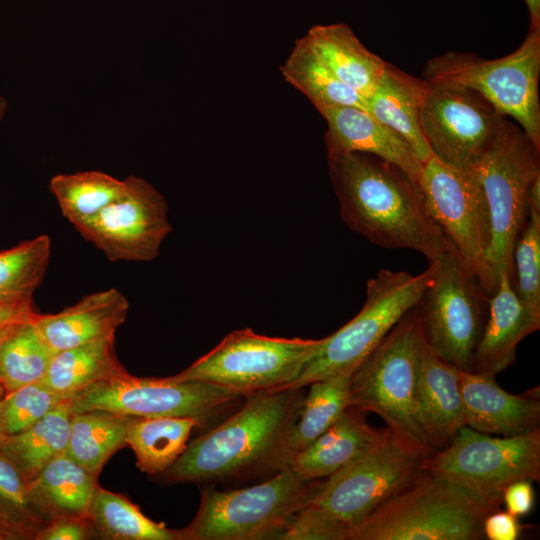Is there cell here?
I'll return each mask as SVG.
<instances>
[{
    "label": "cell",
    "mask_w": 540,
    "mask_h": 540,
    "mask_svg": "<svg viewBox=\"0 0 540 540\" xmlns=\"http://www.w3.org/2000/svg\"><path fill=\"white\" fill-rule=\"evenodd\" d=\"M327 159L339 213L350 230L382 248L417 251L428 262L454 249L420 185L398 166L359 152Z\"/></svg>",
    "instance_id": "6da1fadb"
},
{
    "label": "cell",
    "mask_w": 540,
    "mask_h": 540,
    "mask_svg": "<svg viewBox=\"0 0 540 540\" xmlns=\"http://www.w3.org/2000/svg\"><path fill=\"white\" fill-rule=\"evenodd\" d=\"M304 388L263 390L213 429L188 442L159 479L213 485L283 469V447L295 422Z\"/></svg>",
    "instance_id": "7a4b0ae2"
},
{
    "label": "cell",
    "mask_w": 540,
    "mask_h": 540,
    "mask_svg": "<svg viewBox=\"0 0 540 540\" xmlns=\"http://www.w3.org/2000/svg\"><path fill=\"white\" fill-rule=\"evenodd\" d=\"M498 509L423 467L358 522L349 540H484V519Z\"/></svg>",
    "instance_id": "3957f363"
},
{
    "label": "cell",
    "mask_w": 540,
    "mask_h": 540,
    "mask_svg": "<svg viewBox=\"0 0 540 540\" xmlns=\"http://www.w3.org/2000/svg\"><path fill=\"white\" fill-rule=\"evenodd\" d=\"M423 333L418 305L409 310L351 377V406L380 416L400 440L430 455L437 449L416 418Z\"/></svg>",
    "instance_id": "277c9868"
},
{
    "label": "cell",
    "mask_w": 540,
    "mask_h": 540,
    "mask_svg": "<svg viewBox=\"0 0 540 540\" xmlns=\"http://www.w3.org/2000/svg\"><path fill=\"white\" fill-rule=\"evenodd\" d=\"M540 149L505 116L494 135L468 165L477 179L490 221L489 264L499 278L514 280L515 243L528 217V189L540 174Z\"/></svg>",
    "instance_id": "5b68a950"
},
{
    "label": "cell",
    "mask_w": 540,
    "mask_h": 540,
    "mask_svg": "<svg viewBox=\"0 0 540 540\" xmlns=\"http://www.w3.org/2000/svg\"><path fill=\"white\" fill-rule=\"evenodd\" d=\"M323 479L307 481L285 467L261 483L233 490H201L198 511L179 530L180 540L280 539L293 516L313 498Z\"/></svg>",
    "instance_id": "8992f818"
},
{
    "label": "cell",
    "mask_w": 540,
    "mask_h": 540,
    "mask_svg": "<svg viewBox=\"0 0 540 540\" xmlns=\"http://www.w3.org/2000/svg\"><path fill=\"white\" fill-rule=\"evenodd\" d=\"M429 456L382 428L364 452L322 480L304 508L344 530L349 540L351 529L409 483Z\"/></svg>",
    "instance_id": "52a82bcc"
},
{
    "label": "cell",
    "mask_w": 540,
    "mask_h": 540,
    "mask_svg": "<svg viewBox=\"0 0 540 540\" xmlns=\"http://www.w3.org/2000/svg\"><path fill=\"white\" fill-rule=\"evenodd\" d=\"M431 276L430 265L416 275L381 269L367 281L365 302L358 314L324 337L300 375L281 389L304 388L330 376L354 372L397 322L419 304Z\"/></svg>",
    "instance_id": "ba28073f"
},
{
    "label": "cell",
    "mask_w": 540,
    "mask_h": 540,
    "mask_svg": "<svg viewBox=\"0 0 540 540\" xmlns=\"http://www.w3.org/2000/svg\"><path fill=\"white\" fill-rule=\"evenodd\" d=\"M540 28L528 29L509 55L487 60L472 53L446 52L429 60L422 79L457 85L481 95L501 115L512 117L540 149Z\"/></svg>",
    "instance_id": "9c48e42d"
},
{
    "label": "cell",
    "mask_w": 540,
    "mask_h": 540,
    "mask_svg": "<svg viewBox=\"0 0 540 540\" xmlns=\"http://www.w3.org/2000/svg\"><path fill=\"white\" fill-rule=\"evenodd\" d=\"M323 340L270 337L250 328L235 330L189 367L169 377L215 384L245 396L279 390L300 375Z\"/></svg>",
    "instance_id": "30bf717a"
},
{
    "label": "cell",
    "mask_w": 540,
    "mask_h": 540,
    "mask_svg": "<svg viewBox=\"0 0 540 540\" xmlns=\"http://www.w3.org/2000/svg\"><path fill=\"white\" fill-rule=\"evenodd\" d=\"M424 468L500 508L514 481L540 479V428L516 436H491L468 426L430 455Z\"/></svg>",
    "instance_id": "8fae6325"
},
{
    "label": "cell",
    "mask_w": 540,
    "mask_h": 540,
    "mask_svg": "<svg viewBox=\"0 0 540 540\" xmlns=\"http://www.w3.org/2000/svg\"><path fill=\"white\" fill-rule=\"evenodd\" d=\"M429 265L432 276L418 304L423 336L439 357L460 370L470 371L487 320L489 296L455 249Z\"/></svg>",
    "instance_id": "7c38bea8"
},
{
    "label": "cell",
    "mask_w": 540,
    "mask_h": 540,
    "mask_svg": "<svg viewBox=\"0 0 540 540\" xmlns=\"http://www.w3.org/2000/svg\"><path fill=\"white\" fill-rule=\"evenodd\" d=\"M419 185L431 216L468 272L491 296L499 278L488 260L490 221L477 179L468 169L456 168L431 155L423 163Z\"/></svg>",
    "instance_id": "4fadbf2b"
},
{
    "label": "cell",
    "mask_w": 540,
    "mask_h": 540,
    "mask_svg": "<svg viewBox=\"0 0 540 540\" xmlns=\"http://www.w3.org/2000/svg\"><path fill=\"white\" fill-rule=\"evenodd\" d=\"M246 397L206 382L137 377L127 372L82 390L71 399V409L107 410L135 417H188L203 426Z\"/></svg>",
    "instance_id": "5bb4252c"
},
{
    "label": "cell",
    "mask_w": 540,
    "mask_h": 540,
    "mask_svg": "<svg viewBox=\"0 0 540 540\" xmlns=\"http://www.w3.org/2000/svg\"><path fill=\"white\" fill-rule=\"evenodd\" d=\"M123 192L75 230L111 262H150L171 233L164 196L145 179L129 175Z\"/></svg>",
    "instance_id": "9a60e30c"
},
{
    "label": "cell",
    "mask_w": 540,
    "mask_h": 540,
    "mask_svg": "<svg viewBox=\"0 0 540 540\" xmlns=\"http://www.w3.org/2000/svg\"><path fill=\"white\" fill-rule=\"evenodd\" d=\"M504 117L473 90L425 80L421 130L432 155L446 164L466 169Z\"/></svg>",
    "instance_id": "2e32d148"
},
{
    "label": "cell",
    "mask_w": 540,
    "mask_h": 540,
    "mask_svg": "<svg viewBox=\"0 0 540 540\" xmlns=\"http://www.w3.org/2000/svg\"><path fill=\"white\" fill-rule=\"evenodd\" d=\"M466 426L489 435L516 436L540 428V401L502 389L494 375L458 369Z\"/></svg>",
    "instance_id": "e0dca14e"
},
{
    "label": "cell",
    "mask_w": 540,
    "mask_h": 540,
    "mask_svg": "<svg viewBox=\"0 0 540 540\" xmlns=\"http://www.w3.org/2000/svg\"><path fill=\"white\" fill-rule=\"evenodd\" d=\"M327 123V156L359 152L377 156L402 169L419 184L423 163L397 132L367 111L352 106H331L318 111Z\"/></svg>",
    "instance_id": "ac0fdd59"
},
{
    "label": "cell",
    "mask_w": 540,
    "mask_h": 540,
    "mask_svg": "<svg viewBox=\"0 0 540 540\" xmlns=\"http://www.w3.org/2000/svg\"><path fill=\"white\" fill-rule=\"evenodd\" d=\"M540 328V315L518 297L513 278L499 273L498 286L488 299V316L474 351L470 371L494 375L510 367L518 344Z\"/></svg>",
    "instance_id": "d6986e66"
},
{
    "label": "cell",
    "mask_w": 540,
    "mask_h": 540,
    "mask_svg": "<svg viewBox=\"0 0 540 540\" xmlns=\"http://www.w3.org/2000/svg\"><path fill=\"white\" fill-rule=\"evenodd\" d=\"M416 418L437 451L466 425L458 368L439 357L424 336L420 349Z\"/></svg>",
    "instance_id": "ffe728a7"
},
{
    "label": "cell",
    "mask_w": 540,
    "mask_h": 540,
    "mask_svg": "<svg viewBox=\"0 0 540 540\" xmlns=\"http://www.w3.org/2000/svg\"><path fill=\"white\" fill-rule=\"evenodd\" d=\"M127 298L109 288L84 296L77 303L54 314L36 313L33 322L46 343L61 351L106 337H115L125 322Z\"/></svg>",
    "instance_id": "44dd1931"
},
{
    "label": "cell",
    "mask_w": 540,
    "mask_h": 540,
    "mask_svg": "<svg viewBox=\"0 0 540 540\" xmlns=\"http://www.w3.org/2000/svg\"><path fill=\"white\" fill-rule=\"evenodd\" d=\"M381 430L368 423L365 412L349 406L323 434L295 454L288 467L303 480L325 479L364 452Z\"/></svg>",
    "instance_id": "7402d4cb"
},
{
    "label": "cell",
    "mask_w": 540,
    "mask_h": 540,
    "mask_svg": "<svg viewBox=\"0 0 540 540\" xmlns=\"http://www.w3.org/2000/svg\"><path fill=\"white\" fill-rule=\"evenodd\" d=\"M425 80L387 63L374 91L366 98V111L401 135L424 163L431 155L420 124Z\"/></svg>",
    "instance_id": "603a6c76"
},
{
    "label": "cell",
    "mask_w": 540,
    "mask_h": 540,
    "mask_svg": "<svg viewBox=\"0 0 540 540\" xmlns=\"http://www.w3.org/2000/svg\"><path fill=\"white\" fill-rule=\"evenodd\" d=\"M304 36L341 82L365 98L374 91L387 62L369 51L348 25H315Z\"/></svg>",
    "instance_id": "cb8c5ba5"
},
{
    "label": "cell",
    "mask_w": 540,
    "mask_h": 540,
    "mask_svg": "<svg viewBox=\"0 0 540 540\" xmlns=\"http://www.w3.org/2000/svg\"><path fill=\"white\" fill-rule=\"evenodd\" d=\"M125 373L116 354L115 337H106L56 352L42 381L72 399L92 384Z\"/></svg>",
    "instance_id": "d4e9b609"
},
{
    "label": "cell",
    "mask_w": 540,
    "mask_h": 540,
    "mask_svg": "<svg viewBox=\"0 0 540 540\" xmlns=\"http://www.w3.org/2000/svg\"><path fill=\"white\" fill-rule=\"evenodd\" d=\"M71 416V399H67L26 430L0 440V453L30 483L53 459L65 453Z\"/></svg>",
    "instance_id": "484cf974"
},
{
    "label": "cell",
    "mask_w": 540,
    "mask_h": 540,
    "mask_svg": "<svg viewBox=\"0 0 540 540\" xmlns=\"http://www.w3.org/2000/svg\"><path fill=\"white\" fill-rule=\"evenodd\" d=\"M353 372L340 373L311 383L299 414L286 437L282 462L288 467L292 457L323 434L351 406L350 383Z\"/></svg>",
    "instance_id": "4316f807"
},
{
    "label": "cell",
    "mask_w": 540,
    "mask_h": 540,
    "mask_svg": "<svg viewBox=\"0 0 540 540\" xmlns=\"http://www.w3.org/2000/svg\"><path fill=\"white\" fill-rule=\"evenodd\" d=\"M135 416L107 410L72 412L65 453L96 477L123 446Z\"/></svg>",
    "instance_id": "83f0119b"
},
{
    "label": "cell",
    "mask_w": 540,
    "mask_h": 540,
    "mask_svg": "<svg viewBox=\"0 0 540 540\" xmlns=\"http://www.w3.org/2000/svg\"><path fill=\"white\" fill-rule=\"evenodd\" d=\"M98 485V477L63 453L30 482V489L50 518L60 515L87 517Z\"/></svg>",
    "instance_id": "f1b7e54d"
},
{
    "label": "cell",
    "mask_w": 540,
    "mask_h": 540,
    "mask_svg": "<svg viewBox=\"0 0 540 540\" xmlns=\"http://www.w3.org/2000/svg\"><path fill=\"white\" fill-rule=\"evenodd\" d=\"M198 426L196 419L188 417H134L125 442L135 454L137 467L156 476L180 457Z\"/></svg>",
    "instance_id": "f546056e"
},
{
    "label": "cell",
    "mask_w": 540,
    "mask_h": 540,
    "mask_svg": "<svg viewBox=\"0 0 540 540\" xmlns=\"http://www.w3.org/2000/svg\"><path fill=\"white\" fill-rule=\"evenodd\" d=\"M280 71L284 79L303 93L317 111L331 106H352L366 111V98L333 74L305 36L296 40Z\"/></svg>",
    "instance_id": "4dcf8cb0"
},
{
    "label": "cell",
    "mask_w": 540,
    "mask_h": 540,
    "mask_svg": "<svg viewBox=\"0 0 540 540\" xmlns=\"http://www.w3.org/2000/svg\"><path fill=\"white\" fill-rule=\"evenodd\" d=\"M98 539L180 540L179 530L145 516L125 496L97 486L87 514Z\"/></svg>",
    "instance_id": "1f68e13d"
},
{
    "label": "cell",
    "mask_w": 540,
    "mask_h": 540,
    "mask_svg": "<svg viewBox=\"0 0 540 540\" xmlns=\"http://www.w3.org/2000/svg\"><path fill=\"white\" fill-rule=\"evenodd\" d=\"M33 318L14 323L0 341V385L6 394L41 380L56 353Z\"/></svg>",
    "instance_id": "d6a6232c"
},
{
    "label": "cell",
    "mask_w": 540,
    "mask_h": 540,
    "mask_svg": "<svg viewBox=\"0 0 540 540\" xmlns=\"http://www.w3.org/2000/svg\"><path fill=\"white\" fill-rule=\"evenodd\" d=\"M124 188L125 180L96 170L58 174L49 183L62 215L74 228L95 217Z\"/></svg>",
    "instance_id": "836d02e7"
},
{
    "label": "cell",
    "mask_w": 540,
    "mask_h": 540,
    "mask_svg": "<svg viewBox=\"0 0 540 540\" xmlns=\"http://www.w3.org/2000/svg\"><path fill=\"white\" fill-rule=\"evenodd\" d=\"M50 256L47 235L0 251V296H32L45 277Z\"/></svg>",
    "instance_id": "e575fe53"
},
{
    "label": "cell",
    "mask_w": 540,
    "mask_h": 540,
    "mask_svg": "<svg viewBox=\"0 0 540 540\" xmlns=\"http://www.w3.org/2000/svg\"><path fill=\"white\" fill-rule=\"evenodd\" d=\"M0 514L22 535L36 539L51 520L41 508L21 472L0 453Z\"/></svg>",
    "instance_id": "d590c367"
},
{
    "label": "cell",
    "mask_w": 540,
    "mask_h": 540,
    "mask_svg": "<svg viewBox=\"0 0 540 540\" xmlns=\"http://www.w3.org/2000/svg\"><path fill=\"white\" fill-rule=\"evenodd\" d=\"M64 400L42 379L7 393L0 406V440L26 430Z\"/></svg>",
    "instance_id": "8d00e7d4"
},
{
    "label": "cell",
    "mask_w": 540,
    "mask_h": 540,
    "mask_svg": "<svg viewBox=\"0 0 540 540\" xmlns=\"http://www.w3.org/2000/svg\"><path fill=\"white\" fill-rule=\"evenodd\" d=\"M515 291L523 304L540 315V211L529 208L513 253Z\"/></svg>",
    "instance_id": "74e56055"
},
{
    "label": "cell",
    "mask_w": 540,
    "mask_h": 540,
    "mask_svg": "<svg viewBox=\"0 0 540 540\" xmlns=\"http://www.w3.org/2000/svg\"><path fill=\"white\" fill-rule=\"evenodd\" d=\"M97 535L88 517L54 516L38 532L35 540H88Z\"/></svg>",
    "instance_id": "f35d334b"
},
{
    "label": "cell",
    "mask_w": 540,
    "mask_h": 540,
    "mask_svg": "<svg viewBox=\"0 0 540 540\" xmlns=\"http://www.w3.org/2000/svg\"><path fill=\"white\" fill-rule=\"evenodd\" d=\"M524 526L519 517L500 509L489 513L483 522V532L488 540H517Z\"/></svg>",
    "instance_id": "ab89813d"
},
{
    "label": "cell",
    "mask_w": 540,
    "mask_h": 540,
    "mask_svg": "<svg viewBox=\"0 0 540 540\" xmlns=\"http://www.w3.org/2000/svg\"><path fill=\"white\" fill-rule=\"evenodd\" d=\"M533 481L521 479L509 484L503 492L502 504L509 513L523 517L529 514L535 505Z\"/></svg>",
    "instance_id": "60d3db41"
},
{
    "label": "cell",
    "mask_w": 540,
    "mask_h": 540,
    "mask_svg": "<svg viewBox=\"0 0 540 540\" xmlns=\"http://www.w3.org/2000/svg\"><path fill=\"white\" fill-rule=\"evenodd\" d=\"M36 313L32 296H0V323L29 320Z\"/></svg>",
    "instance_id": "b9f144b4"
},
{
    "label": "cell",
    "mask_w": 540,
    "mask_h": 540,
    "mask_svg": "<svg viewBox=\"0 0 540 540\" xmlns=\"http://www.w3.org/2000/svg\"><path fill=\"white\" fill-rule=\"evenodd\" d=\"M528 207L540 211V174L532 180L529 186Z\"/></svg>",
    "instance_id": "7bdbcfd3"
},
{
    "label": "cell",
    "mask_w": 540,
    "mask_h": 540,
    "mask_svg": "<svg viewBox=\"0 0 540 540\" xmlns=\"http://www.w3.org/2000/svg\"><path fill=\"white\" fill-rule=\"evenodd\" d=\"M22 535L0 514V540H19Z\"/></svg>",
    "instance_id": "ee69618b"
},
{
    "label": "cell",
    "mask_w": 540,
    "mask_h": 540,
    "mask_svg": "<svg viewBox=\"0 0 540 540\" xmlns=\"http://www.w3.org/2000/svg\"><path fill=\"white\" fill-rule=\"evenodd\" d=\"M529 12V29L540 28V0H524Z\"/></svg>",
    "instance_id": "f6af8a7d"
},
{
    "label": "cell",
    "mask_w": 540,
    "mask_h": 540,
    "mask_svg": "<svg viewBox=\"0 0 540 540\" xmlns=\"http://www.w3.org/2000/svg\"><path fill=\"white\" fill-rule=\"evenodd\" d=\"M8 108L7 100L0 96V122L3 120Z\"/></svg>",
    "instance_id": "bcb514c9"
},
{
    "label": "cell",
    "mask_w": 540,
    "mask_h": 540,
    "mask_svg": "<svg viewBox=\"0 0 540 540\" xmlns=\"http://www.w3.org/2000/svg\"><path fill=\"white\" fill-rule=\"evenodd\" d=\"M30 320V319H29ZM20 322V321H18ZM16 322H6V323H0V341L5 336V334L8 332L10 327Z\"/></svg>",
    "instance_id": "7dc6e473"
},
{
    "label": "cell",
    "mask_w": 540,
    "mask_h": 540,
    "mask_svg": "<svg viewBox=\"0 0 540 540\" xmlns=\"http://www.w3.org/2000/svg\"><path fill=\"white\" fill-rule=\"evenodd\" d=\"M5 395H6V392H5L4 388L0 385V406H1L2 400L4 399Z\"/></svg>",
    "instance_id": "c3c4849f"
}]
</instances>
